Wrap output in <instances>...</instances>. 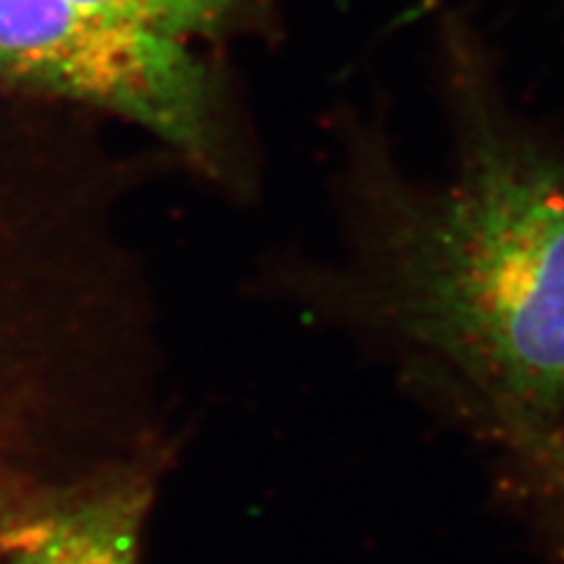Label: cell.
Listing matches in <instances>:
<instances>
[{"instance_id": "cell-1", "label": "cell", "mask_w": 564, "mask_h": 564, "mask_svg": "<svg viewBox=\"0 0 564 564\" xmlns=\"http://www.w3.org/2000/svg\"><path fill=\"white\" fill-rule=\"evenodd\" d=\"M404 311L503 429L564 419V176L485 158L408 236Z\"/></svg>"}, {"instance_id": "cell-2", "label": "cell", "mask_w": 564, "mask_h": 564, "mask_svg": "<svg viewBox=\"0 0 564 564\" xmlns=\"http://www.w3.org/2000/svg\"><path fill=\"white\" fill-rule=\"evenodd\" d=\"M0 87L126 120L209 180L236 172L219 80L191 43L80 0H0Z\"/></svg>"}, {"instance_id": "cell-3", "label": "cell", "mask_w": 564, "mask_h": 564, "mask_svg": "<svg viewBox=\"0 0 564 564\" xmlns=\"http://www.w3.org/2000/svg\"><path fill=\"white\" fill-rule=\"evenodd\" d=\"M134 176L80 111L0 97V313L120 250Z\"/></svg>"}, {"instance_id": "cell-4", "label": "cell", "mask_w": 564, "mask_h": 564, "mask_svg": "<svg viewBox=\"0 0 564 564\" xmlns=\"http://www.w3.org/2000/svg\"><path fill=\"white\" fill-rule=\"evenodd\" d=\"M151 497L147 475H122L50 516L12 564H139Z\"/></svg>"}, {"instance_id": "cell-5", "label": "cell", "mask_w": 564, "mask_h": 564, "mask_svg": "<svg viewBox=\"0 0 564 564\" xmlns=\"http://www.w3.org/2000/svg\"><path fill=\"white\" fill-rule=\"evenodd\" d=\"M186 43L224 39L261 20L263 0H80Z\"/></svg>"}, {"instance_id": "cell-6", "label": "cell", "mask_w": 564, "mask_h": 564, "mask_svg": "<svg viewBox=\"0 0 564 564\" xmlns=\"http://www.w3.org/2000/svg\"><path fill=\"white\" fill-rule=\"evenodd\" d=\"M516 447L522 449L536 468H541L553 485L564 494V437L555 431H536V429H503Z\"/></svg>"}]
</instances>
